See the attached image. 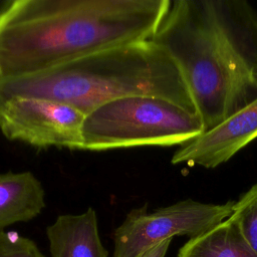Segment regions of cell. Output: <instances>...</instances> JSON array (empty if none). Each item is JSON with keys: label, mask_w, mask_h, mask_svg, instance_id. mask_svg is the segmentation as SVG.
I'll list each match as a JSON object with an SVG mask.
<instances>
[{"label": "cell", "mask_w": 257, "mask_h": 257, "mask_svg": "<svg viewBox=\"0 0 257 257\" xmlns=\"http://www.w3.org/2000/svg\"><path fill=\"white\" fill-rule=\"evenodd\" d=\"M175 60L204 132L257 98V13L243 0H176L151 38Z\"/></svg>", "instance_id": "cell-1"}, {"label": "cell", "mask_w": 257, "mask_h": 257, "mask_svg": "<svg viewBox=\"0 0 257 257\" xmlns=\"http://www.w3.org/2000/svg\"><path fill=\"white\" fill-rule=\"evenodd\" d=\"M170 0H10L0 12V79L151 40Z\"/></svg>", "instance_id": "cell-2"}, {"label": "cell", "mask_w": 257, "mask_h": 257, "mask_svg": "<svg viewBox=\"0 0 257 257\" xmlns=\"http://www.w3.org/2000/svg\"><path fill=\"white\" fill-rule=\"evenodd\" d=\"M0 94L47 97L70 104L85 115L116 98L149 95L198 114L177 63L151 40L99 50L37 73L0 79Z\"/></svg>", "instance_id": "cell-3"}, {"label": "cell", "mask_w": 257, "mask_h": 257, "mask_svg": "<svg viewBox=\"0 0 257 257\" xmlns=\"http://www.w3.org/2000/svg\"><path fill=\"white\" fill-rule=\"evenodd\" d=\"M197 113L156 96L131 95L105 102L85 115L83 150L183 146L204 133Z\"/></svg>", "instance_id": "cell-4"}, {"label": "cell", "mask_w": 257, "mask_h": 257, "mask_svg": "<svg viewBox=\"0 0 257 257\" xmlns=\"http://www.w3.org/2000/svg\"><path fill=\"white\" fill-rule=\"evenodd\" d=\"M233 207L232 201L208 204L184 200L153 212L147 205L132 209L113 232L111 257H138L175 236H200L229 218Z\"/></svg>", "instance_id": "cell-5"}, {"label": "cell", "mask_w": 257, "mask_h": 257, "mask_svg": "<svg viewBox=\"0 0 257 257\" xmlns=\"http://www.w3.org/2000/svg\"><path fill=\"white\" fill-rule=\"evenodd\" d=\"M84 117L74 106L55 99L0 94V132L34 148L83 150Z\"/></svg>", "instance_id": "cell-6"}, {"label": "cell", "mask_w": 257, "mask_h": 257, "mask_svg": "<svg viewBox=\"0 0 257 257\" xmlns=\"http://www.w3.org/2000/svg\"><path fill=\"white\" fill-rule=\"evenodd\" d=\"M257 138V98L212 130L181 146L172 164L214 169L234 157Z\"/></svg>", "instance_id": "cell-7"}, {"label": "cell", "mask_w": 257, "mask_h": 257, "mask_svg": "<svg viewBox=\"0 0 257 257\" xmlns=\"http://www.w3.org/2000/svg\"><path fill=\"white\" fill-rule=\"evenodd\" d=\"M51 257H108L101 242L96 212L62 214L46 228Z\"/></svg>", "instance_id": "cell-8"}, {"label": "cell", "mask_w": 257, "mask_h": 257, "mask_svg": "<svg viewBox=\"0 0 257 257\" xmlns=\"http://www.w3.org/2000/svg\"><path fill=\"white\" fill-rule=\"evenodd\" d=\"M45 206L44 188L33 173L0 174V231L33 220Z\"/></svg>", "instance_id": "cell-9"}, {"label": "cell", "mask_w": 257, "mask_h": 257, "mask_svg": "<svg viewBox=\"0 0 257 257\" xmlns=\"http://www.w3.org/2000/svg\"><path fill=\"white\" fill-rule=\"evenodd\" d=\"M177 257H257L236 224L227 218L206 233L189 239Z\"/></svg>", "instance_id": "cell-10"}, {"label": "cell", "mask_w": 257, "mask_h": 257, "mask_svg": "<svg viewBox=\"0 0 257 257\" xmlns=\"http://www.w3.org/2000/svg\"><path fill=\"white\" fill-rule=\"evenodd\" d=\"M238 227L243 238L257 254V183L234 203L229 217Z\"/></svg>", "instance_id": "cell-11"}, {"label": "cell", "mask_w": 257, "mask_h": 257, "mask_svg": "<svg viewBox=\"0 0 257 257\" xmlns=\"http://www.w3.org/2000/svg\"><path fill=\"white\" fill-rule=\"evenodd\" d=\"M0 257H46L37 244L16 231H0Z\"/></svg>", "instance_id": "cell-12"}, {"label": "cell", "mask_w": 257, "mask_h": 257, "mask_svg": "<svg viewBox=\"0 0 257 257\" xmlns=\"http://www.w3.org/2000/svg\"><path fill=\"white\" fill-rule=\"evenodd\" d=\"M171 241H172V239L166 240V241L148 249L147 251L143 252L138 257H165V255L167 254V251L170 247Z\"/></svg>", "instance_id": "cell-13"}, {"label": "cell", "mask_w": 257, "mask_h": 257, "mask_svg": "<svg viewBox=\"0 0 257 257\" xmlns=\"http://www.w3.org/2000/svg\"><path fill=\"white\" fill-rule=\"evenodd\" d=\"M10 0H0V12L9 4Z\"/></svg>", "instance_id": "cell-14"}]
</instances>
